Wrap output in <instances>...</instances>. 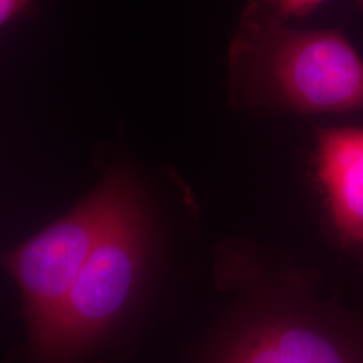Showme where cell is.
<instances>
[{
	"label": "cell",
	"mask_w": 363,
	"mask_h": 363,
	"mask_svg": "<svg viewBox=\"0 0 363 363\" xmlns=\"http://www.w3.org/2000/svg\"><path fill=\"white\" fill-rule=\"evenodd\" d=\"M240 86L304 115L363 111V61L337 30H298L277 0H247L230 46Z\"/></svg>",
	"instance_id": "cell-1"
},
{
	"label": "cell",
	"mask_w": 363,
	"mask_h": 363,
	"mask_svg": "<svg viewBox=\"0 0 363 363\" xmlns=\"http://www.w3.org/2000/svg\"><path fill=\"white\" fill-rule=\"evenodd\" d=\"M145 256L147 228L135 194L105 230L49 331L33 349L39 359L70 363L94 347L128 307Z\"/></svg>",
	"instance_id": "cell-2"
},
{
	"label": "cell",
	"mask_w": 363,
	"mask_h": 363,
	"mask_svg": "<svg viewBox=\"0 0 363 363\" xmlns=\"http://www.w3.org/2000/svg\"><path fill=\"white\" fill-rule=\"evenodd\" d=\"M135 194L127 177L109 175L62 218L0 256V265L21 288L33 349L105 230Z\"/></svg>",
	"instance_id": "cell-3"
},
{
	"label": "cell",
	"mask_w": 363,
	"mask_h": 363,
	"mask_svg": "<svg viewBox=\"0 0 363 363\" xmlns=\"http://www.w3.org/2000/svg\"><path fill=\"white\" fill-rule=\"evenodd\" d=\"M214 363H363V355L325 320L277 307L241 325Z\"/></svg>",
	"instance_id": "cell-4"
},
{
	"label": "cell",
	"mask_w": 363,
	"mask_h": 363,
	"mask_svg": "<svg viewBox=\"0 0 363 363\" xmlns=\"http://www.w3.org/2000/svg\"><path fill=\"white\" fill-rule=\"evenodd\" d=\"M316 155L318 179L337 237L363 247V128H320Z\"/></svg>",
	"instance_id": "cell-5"
},
{
	"label": "cell",
	"mask_w": 363,
	"mask_h": 363,
	"mask_svg": "<svg viewBox=\"0 0 363 363\" xmlns=\"http://www.w3.org/2000/svg\"><path fill=\"white\" fill-rule=\"evenodd\" d=\"M325 0H277L280 11L284 16L291 18H306L313 13Z\"/></svg>",
	"instance_id": "cell-6"
},
{
	"label": "cell",
	"mask_w": 363,
	"mask_h": 363,
	"mask_svg": "<svg viewBox=\"0 0 363 363\" xmlns=\"http://www.w3.org/2000/svg\"><path fill=\"white\" fill-rule=\"evenodd\" d=\"M34 0H0V27L26 11Z\"/></svg>",
	"instance_id": "cell-7"
},
{
	"label": "cell",
	"mask_w": 363,
	"mask_h": 363,
	"mask_svg": "<svg viewBox=\"0 0 363 363\" xmlns=\"http://www.w3.org/2000/svg\"><path fill=\"white\" fill-rule=\"evenodd\" d=\"M355 3H357V6H358L359 9H362L363 10V0H355Z\"/></svg>",
	"instance_id": "cell-8"
}]
</instances>
